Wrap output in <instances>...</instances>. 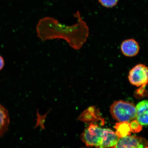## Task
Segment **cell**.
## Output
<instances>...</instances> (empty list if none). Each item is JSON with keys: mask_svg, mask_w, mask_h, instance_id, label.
<instances>
[{"mask_svg": "<svg viewBox=\"0 0 148 148\" xmlns=\"http://www.w3.org/2000/svg\"><path fill=\"white\" fill-rule=\"evenodd\" d=\"M74 16L77 18V23L71 26L63 25L52 18H42L36 27L38 38L42 41L62 39L73 49H80L87 40L89 29L79 12Z\"/></svg>", "mask_w": 148, "mask_h": 148, "instance_id": "1", "label": "cell"}, {"mask_svg": "<svg viewBox=\"0 0 148 148\" xmlns=\"http://www.w3.org/2000/svg\"><path fill=\"white\" fill-rule=\"evenodd\" d=\"M81 138L87 147L101 148L112 147L116 140L115 133L112 130L101 128L93 124L85 129Z\"/></svg>", "mask_w": 148, "mask_h": 148, "instance_id": "2", "label": "cell"}, {"mask_svg": "<svg viewBox=\"0 0 148 148\" xmlns=\"http://www.w3.org/2000/svg\"><path fill=\"white\" fill-rule=\"evenodd\" d=\"M110 112L113 118L119 122H130L136 119V106L128 102L114 101L110 107Z\"/></svg>", "mask_w": 148, "mask_h": 148, "instance_id": "3", "label": "cell"}, {"mask_svg": "<svg viewBox=\"0 0 148 148\" xmlns=\"http://www.w3.org/2000/svg\"><path fill=\"white\" fill-rule=\"evenodd\" d=\"M128 79L131 84L145 86L148 83V67L143 64L136 65L130 71Z\"/></svg>", "mask_w": 148, "mask_h": 148, "instance_id": "4", "label": "cell"}, {"mask_svg": "<svg viewBox=\"0 0 148 148\" xmlns=\"http://www.w3.org/2000/svg\"><path fill=\"white\" fill-rule=\"evenodd\" d=\"M115 148H148V141L143 138L129 135L119 138Z\"/></svg>", "mask_w": 148, "mask_h": 148, "instance_id": "5", "label": "cell"}, {"mask_svg": "<svg viewBox=\"0 0 148 148\" xmlns=\"http://www.w3.org/2000/svg\"><path fill=\"white\" fill-rule=\"evenodd\" d=\"M120 49L122 53L125 56L133 57L138 54L140 51V46L136 40L129 39L122 42Z\"/></svg>", "mask_w": 148, "mask_h": 148, "instance_id": "6", "label": "cell"}, {"mask_svg": "<svg viewBox=\"0 0 148 148\" xmlns=\"http://www.w3.org/2000/svg\"><path fill=\"white\" fill-rule=\"evenodd\" d=\"M136 107L137 120L142 125H148V101L140 102Z\"/></svg>", "mask_w": 148, "mask_h": 148, "instance_id": "7", "label": "cell"}, {"mask_svg": "<svg viewBox=\"0 0 148 148\" xmlns=\"http://www.w3.org/2000/svg\"><path fill=\"white\" fill-rule=\"evenodd\" d=\"M10 119L8 110L0 103V138L8 129Z\"/></svg>", "mask_w": 148, "mask_h": 148, "instance_id": "8", "label": "cell"}, {"mask_svg": "<svg viewBox=\"0 0 148 148\" xmlns=\"http://www.w3.org/2000/svg\"><path fill=\"white\" fill-rule=\"evenodd\" d=\"M116 129V134L119 138L129 136L132 132L130 123L128 122H119L114 126Z\"/></svg>", "mask_w": 148, "mask_h": 148, "instance_id": "9", "label": "cell"}, {"mask_svg": "<svg viewBox=\"0 0 148 148\" xmlns=\"http://www.w3.org/2000/svg\"><path fill=\"white\" fill-rule=\"evenodd\" d=\"M119 0H99V3L106 8H112L116 5Z\"/></svg>", "mask_w": 148, "mask_h": 148, "instance_id": "10", "label": "cell"}, {"mask_svg": "<svg viewBox=\"0 0 148 148\" xmlns=\"http://www.w3.org/2000/svg\"><path fill=\"white\" fill-rule=\"evenodd\" d=\"M132 132H138L142 130V127L137 120H134L131 121L130 123Z\"/></svg>", "mask_w": 148, "mask_h": 148, "instance_id": "11", "label": "cell"}, {"mask_svg": "<svg viewBox=\"0 0 148 148\" xmlns=\"http://www.w3.org/2000/svg\"><path fill=\"white\" fill-rule=\"evenodd\" d=\"M5 65V61L3 57L0 55V71L3 69Z\"/></svg>", "mask_w": 148, "mask_h": 148, "instance_id": "12", "label": "cell"}]
</instances>
